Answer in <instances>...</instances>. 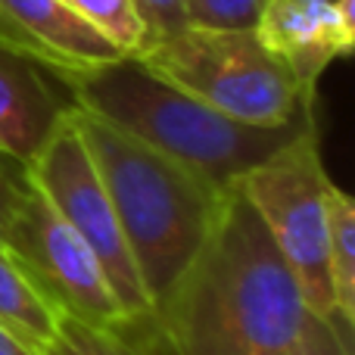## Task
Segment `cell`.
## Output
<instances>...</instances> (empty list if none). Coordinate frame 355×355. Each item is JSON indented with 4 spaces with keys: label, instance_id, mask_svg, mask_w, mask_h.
<instances>
[{
    "label": "cell",
    "instance_id": "10",
    "mask_svg": "<svg viewBox=\"0 0 355 355\" xmlns=\"http://www.w3.org/2000/svg\"><path fill=\"white\" fill-rule=\"evenodd\" d=\"M53 69L0 41V150L31 162L72 110V97L56 91Z\"/></svg>",
    "mask_w": 355,
    "mask_h": 355
},
{
    "label": "cell",
    "instance_id": "16",
    "mask_svg": "<svg viewBox=\"0 0 355 355\" xmlns=\"http://www.w3.org/2000/svg\"><path fill=\"white\" fill-rule=\"evenodd\" d=\"M293 355H352V324L340 321L337 315L331 318L312 315Z\"/></svg>",
    "mask_w": 355,
    "mask_h": 355
},
{
    "label": "cell",
    "instance_id": "13",
    "mask_svg": "<svg viewBox=\"0 0 355 355\" xmlns=\"http://www.w3.org/2000/svg\"><path fill=\"white\" fill-rule=\"evenodd\" d=\"M327 271L334 287V315L355 318V202L331 181L327 187Z\"/></svg>",
    "mask_w": 355,
    "mask_h": 355
},
{
    "label": "cell",
    "instance_id": "6",
    "mask_svg": "<svg viewBox=\"0 0 355 355\" xmlns=\"http://www.w3.org/2000/svg\"><path fill=\"white\" fill-rule=\"evenodd\" d=\"M28 168L37 193L91 246L122 312H147L150 300L144 293L135 259H131L128 243L122 237L116 209H112L110 193H106L97 166H94L72 119H62V125L50 135V141L28 162Z\"/></svg>",
    "mask_w": 355,
    "mask_h": 355
},
{
    "label": "cell",
    "instance_id": "8",
    "mask_svg": "<svg viewBox=\"0 0 355 355\" xmlns=\"http://www.w3.org/2000/svg\"><path fill=\"white\" fill-rule=\"evenodd\" d=\"M252 31L315 100L318 78L352 50L355 0H265Z\"/></svg>",
    "mask_w": 355,
    "mask_h": 355
},
{
    "label": "cell",
    "instance_id": "15",
    "mask_svg": "<svg viewBox=\"0 0 355 355\" xmlns=\"http://www.w3.org/2000/svg\"><path fill=\"white\" fill-rule=\"evenodd\" d=\"M265 0H187V25L200 28H252Z\"/></svg>",
    "mask_w": 355,
    "mask_h": 355
},
{
    "label": "cell",
    "instance_id": "4",
    "mask_svg": "<svg viewBox=\"0 0 355 355\" xmlns=\"http://www.w3.org/2000/svg\"><path fill=\"white\" fill-rule=\"evenodd\" d=\"M141 60L190 97L243 125L277 128L315 110V100L300 91L290 69L252 28L184 25L150 44Z\"/></svg>",
    "mask_w": 355,
    "mask_h": 355
},
{
    "label": "cell",
    "instance_id": "12",
    "mask_svg": "<svg viewBox=\"0 0 355 355\" xmlns=\"http://www.w3.org/2000/svg\"><path fill=\"white\" fill-rule=\"evenodd\" d=\"M60 312L35 290L16 262L0 250V324L19 334L37 352L53 340Z\"/></svg>",
    "mask_w": 355,
    "mask_h": 355
},
{
    "label": "cell",
    "instance_id": "5",
    "mask_svg": "<svg viewBox=\"0 0 355 355\" xmlns=\"http://www.w3.org/2000/svg\"><path fill=\"white\" fill-rule=\"evenodd\" d=\"M237 187L256 209L271 243L290 265L309 312L334 315V287L327 271V187L315 122L306 125L277 153L237 178Z\"/></svg>",
    "mask_w": 355,
    "mask_h": 355
},
{
    "label": "cell",
    "instance_id": "2",
    "mask_svg": "<svg viewBox=\"0 0 355 355\" xmlns=\"http://www.w3.org/2000/svg\"><path fill=\"white\" fill-rule=\"evenodd\" d=\"M60 78L78 110L128 131L218 187L234 184L315 122V110H309L277 128L243 125L175 87L141 56H119Z\"/></svg>",
    "mask_w": 355,
    "mask_h": 355
},
{
    "label": "cell",
    "instance_id": "18",
    "mask_svg": "<svg viewBox=\"0 0 355 355\" xmlns=\"http://www.w3.org/2000/svg\"><path fill=\"white\" fill-rule=\"evenodd\" d=\"M131 3H135L144 31H147V47L187 25V0H131Z\"/></svg>",
    "mask_w": 355,
    "mask_h": 355
},
{
    "label": "cell",
    "instance_id": "11",
    "mask_svg": "<svg viewBox=\"0 0 355 355\" xmlns=\"http://www.w3.org/2000/svg\"><path fill=\"white\" fill-rule=\"evenodd\" d=\"M41 355H172L153 312L119 315L110 324H87L60 315L56 334Z\"/></svg>",
    "mask_w": 355,
    "mask_h": 355
},
{
    "label": "cell",
    "instance_id": "3",
    "mask_svg": "<svg viewBox=\"0 0 355 355\" xmlns=\"http://www.w3.org/2000/svg\"><path fill=\"white\" fill-rule=\"evenodd\" d=\"M69 119L110 193L144 293L159 300L206 240L225 187L78 106Z\"/></svg>",
    "mask_w": 355,
    "mask_h": 355
},
{
    "label": "cell",
    "instance_id": "19",
    "mask_svg": "<svg viewBox=\"0 0 355 355\" xmlns=\"http://www.w3.org/2000/svg\"><path fill=\"white\" fill-rule=\"evenodd\" d=\"M0 355H41L31 343H25L19 334L6 331L3 324H0Z\"/></svg>",
    "mask_w": 355,
    "mask_h": 355
},
{
    "label": "cell",
    "instance_id": "17",
    "mask_svg": "<svg viewBox=\"0 0 355 355\" xmlns=\"http://www.w3.org/2000/svg\"><path fill=\"white\" fill-rule=\"evenodd\" d=\"M31 190V168L25 159L0 150V243H3V231L16 209Z\"/></svg>",
    "mask_w": 355,
    "mask_h": 355
},
{
    "label": "cell",
    "instance_id": "9",
    "mask_svg": "<svg viewBox=\"0 0 355 355\" xmlns=\"http://www.w3.org/2000/svg\"><path fill=\"white\" fill-rule=\"evenodd\" d=\"M0 41L60 75L125 56L66 0H0Z\"/></svg>",
    "mask_w": 355,
    "mask_h": 355
},
{
    "label": "cell",
    "instance_id": "1",
    "mask_svg": "<svg viewBox=\"0 0 355 355\" xmlns=\"http://www.w3.org/2000/svg\"><path fill=\"white\" fill-rule=\"evenodd\" d=\"M150 312L172 355H293L312 318L237 181L225 187L206 240Z\"/></svg>",
    "mask_w": 355,
    "mask_h": 355
},
{
    "label": "cell",
    "instance_id": "7",
    "mask_svg": "<svg viewBox=\"0 0 355 355\" xmlns=\"http://www.w3.org/2000/svg\"><path fill=\"white\" fill-rule=\"evenodd\" d=\"M0 250L60 315L87 324H110L125 315L91 246L60 218L35 184L6 225Z\"/></svg>",
    "mask_w": 355,
    "mask_h": 355
},
{
    "label": "cell",
    "instance_id": "14",
    "mask_svg": "<svg viewBox=\"0 0 355 355\" xmlns=\"http://www.w3.org/2000/svg\"><path fill=\"white\" fill-rule=\"evenodd\" d=\"M91 28H97L125 56H141L147 47V31L131 0H66Z\"/></svg>",
    "mask_w": 355,
    "mask_h": 355
}]
</instances>
